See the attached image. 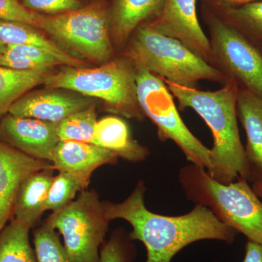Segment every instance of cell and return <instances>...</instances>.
<instances>
[{"label":"cell","instance_id":"11","mask_svg":"<svg viewBox=\"0 0 262 262\" xmlns=\"http://www.w3.org/2000/svg\"><path fill=\"white\" fill-rule=\"evenodd\" d=\"M58 124L7 114L0 119V140L35 159L51 163L60 139Z\"/></svg>","mask_w":262,"mask_h":262},{"label":"cell","instance_id":"1","mask_svg":"<svg viewBox=\"0 0 262 262\" xmlns=\"http://www.w3.org/2000/svg\"><path fill=\"white\" fill-rule=\"evenodd\" d=\"M146 187L138 183L134 192L120 203L103 202L108 220L121 219L132 227L129 238L143 243L147 251L146 262H171L192 243L215 239L232 244L237 232L220 222L206 206L195 205L187 214L168 216L149 211L144 203Z\"/></svg>","mask_w":262,"mask_h":262},{"label":"cell","instance_id":"32","mask_svg":"<svg viewBox=\"0 0 262 262\" xmlns=\"http://www.w3.org/2000/svg\"><path fill=\"white\" fill-rule=\"evenodd\" d=\"M253 191L257 194L258 198L262 200V182H254L251 186Z\"/></svg>","mask_w":262,"mask_h":262},{"label":"cell","instance_id":"12","mask_svg":"<svg viewBox=\"0 0 262 262\" xmlns=\"http://www.w3.org/2000/svg\"><path fill=\"white\" fill-rule=\"evenodd\" d=\"M67 90L48 89L24 94L10 108L13 116L28 117L58 124L72 114L94 104V101Z\"/></svg>","mask_w":262,"mask_h":262},{"label":"cell","instance_id":"27","mask_svg":"<svg viewBox=\"0 0 262 262\" xmlns=\"http://www.w3.org/2000/svg\"><path fill=\"white\" fill-rule=\"evenodd\" d=\"M41 13L26 8L18 0H0V19L29 24L39 29Z\"/></svg>","mask_w":262,"mask_h":262},{"label":"cell","instance_id":"7","mask_svg":"<svg viewBox=\"0 0 262 262\" xmlns=\"http://www.w3.org/2000/svg\"><path fill=\"white\" fill-rule=\"evenodd\" d=\"M39 29L90 61L102 64L115 54L108 10L103 5L82 7L62 14H42Z\"/></svg>","mask_w":262,"mask_h":262},{"label":"cell","instance_id":"5","mask_svg":"<svg viewBox=\"0 0 262 262\" xmlns=\"http://www.w3.org/2000/svg\"><path fill=\"white\" fill-rule=\"evenodd\" d=\"M48 89L67 90L102 100L111 113L142 120L136 87V66L122 55L95 68L63 67L51 74L44 83Z\"/></svg>","mask_w":262,"mask_h":262},{"label":"cell","instance_id":"13","mask_svg":"<svg viewBox=\"0 0 262 262\" xmlns=\"http://www.w3.org/2000/svg\"><path fill=\"white\" fill-rule=\"evenodd\" d=\"M50 168H53L50 162L33 158L0 140V232L13 216L22 182L32 174Z\"/></svg>","mask_w":262,"mask_h":262},{"label":"cell","instance_id":"19","mask_svg":"<svg viewBox=\"0 0 262 262\" xmlns=\"http://www.w3.org/2000/svg\"><path fill=\"white\" fill-rule=\"evenodd\" d=\"M0 41L7 46L22 45L40 48L56 57L62 65L80 67L82 61L46 37L39 29L20 22L0 19Z\"/></svg>","mask_w":262,"mask_h":262},{"label":"cell","instance_id":"6","mask_svg":"<svg viewBox=\"0 0 262 262\" xmlns=\"http://www.w3.org/2000/svg\"><path fill=\"white\" fill-rule=\"evenodd\" d=\"M137 96L144 116L158 130L160 141L170 140L179 146L189 163L211 170V151L188 129L179 115L173 96L163 79L136 65Z\"/></svg>","mask_w":262,"mask_h":262},{"label":"cell","instance_id":"14","mask_svg":"<svg viewBox=\"0 0 262 262\" xmlns=\"http://www.w3.org/2000/svg\"><path fill=\"white\" fill-rule=\"evenodd\" d=\"M118 158L112 151L91 143L59 141L52 153L51 163L55 170L77 179L86 190L95 170L107 164L115 165Z\"/></svg>","mask_w":262,"mask_h":262},{"label":"cell","instance_id":"3","mask_svg":"<svg viewBox=\"0 0 262 262\" xmlns=\"http://www.w3.org/2000/svg\"><path fill=\"white\" fill-rule=\"evenodd\" d=\"M179 181L187 199L209 208L220 222L262 244V201L246 179L222 184L206 169L188 164Z\"/></svg>","mask_w":262,"mask_h":262},{"label":"cell","instance_id":"21","mask_svg":"<svg viewBox=\"0 0 262 262\" xmlns=\"http://www.w3.org/2000/svg\"><path fill=\"white\" fill-rule=\"evenodd\" d=\"M30 225L13 220L0 232V262H38L29 241Z\"/></svg>","mask_w":262,"mask_h":262},{"label":"cell","instance_id":"18","mask_svg":"<svg viewBox=\"0 0 262 262\" xmlns=\"http://www.w3.org/2000/svg\"><path fill=\"white\" fill-rule=\"evenodd\" d=\"M53 170H39L27 177L20 184L13 206V220L33 227L46 211L48 191L53 179Z\"/></svg>","mask_w":262,"mask_h":262},{"label":"cell","instance_id":"20","mask_svg":"<svg viewBox=\"0 0 262 262\" xmlns=\"http://www.w3.org/2000/svg\"><path fill=\"white\" fill-rule=\"evenodd\" d=\"M51 70L18 71L0 67V119L24 94L44 84Z\"/></svg>","mask_w":262,"mask_h":262},{"label":"cell","instance_id":"17","mask_svg":"<svg viewBox=\"0 0 262 262\" xmlns=\"http://www.w3.org/2000/svg\"><path fill=\"white\" fill-rule=\"evenodd\" d=\"M93 144L134 163L144 161L149 155V149L134 139L127 122L117 116L98 120Z\"/></svg>","mask_w":262,"mask_h":262},{"label":"cell","instance_id":"28","mask_svg":"<svg viewBox=\"0 0 262 262\" xmlns=\"http://www.w3.org/2000/svg\"><path fill=\"white\" fill-rule=\"evenodd\" d=\"M29 10L46 15H58L82 8L80 0H23Z\"/></svg>","mask_w":262,"mask_h":262},{"label":"cell","instance_id":"30","mask_svg":"<svg viewBox=\"0 0 262 262\" xmlns=\"http://www.w3.org/2000/svg\"><path fill=\"white\" fill-rule=\"evenodd\" d=\"M243 262H262V244L248 241Z\"/></svg>","mask_w":262,"mask_h":262},{"label":"cell","instance_id":"23","mask_svg":"<svg viewBox=\"0 0 262 262\" xmlns=\"http://www.w3.org/2000/svg\"><path fill=\"white\" fill-rule=\"evenodd\" d=\"M62 65L56 57L32 46L10 45L0 54V67L18 71L51 70Z\"/></svg>","mask_w":262,"mask_h":262},{"label":"cell","instance_id":"8","mask_svg":"<svg viewBox=\"0 0 262 262\" xmlns=\"http://www.w3.org/2000/svg\"><path fill=\"white\" fill-rule=\"evenodd\" d=\"M110 222L97 193L87 189L46 221L63 236V246L74 262H99L98 251Z\"/></svg>","mask_w":262,"mask_h":262},{"label":"cell","instance_id":"29","mask_svg":"<svg viewBox=\"0 0 262 262\" xmlns=\"http://www.w3.org/2000/svg\"><path fill=\"white\" fill-rule=\"evenodd\" d=\"M99 262H131L130 246L122 236L114 234L103 244Z\"/></svg>","mask_w":262,"mask_h":262},{"label":"cell","instance_id":"22","mask_svg":"<svg viewBox=\"0 0 262 262\" xmlns=\"http://www.w3.org/2000/svg\"><path fill=\"white\" fill-rule=\"evenodd\" d=\"M212 10L262 51V1Z\"/></svg>","mask_w":262,"mask_h":262},{"label":"cell","instance_id":"33","mask_svg":"<svg viewBox=\"0 0 262 262\" xmlns=\"http://www.w3.org/2000/svg\"><path fill=\"white\" fill-rule=\"evenodd\" d=\"M7 47V45H5V43H3L2 42V41H0V54H1L2 53H3V51H4V50Z\"/></svg>","mask_w":262,"mask_h":262},{"label":"cell","instance_id":"4","mask_svg":"<svg viewBox=\"0 0 262 262\" xmlns=\"http://www.w3.org/2000/svg\"><path fill=\"white\" fill-rule=\"evenodd\" d=\"M122 55L163 80L188 89H196L202 80L222 84L228 81L214 66L180 41L158 32L149 23L136 29Z\"/></svg>","mask_w":262,"mask_h":262},{"label":"cell","instance_id":"9","mask_svg":"<svg viewBox=\"0 0 262 262\" xmlns=\"http://www.w3.org/2000/svg\"><path fill=\"white\" fill-rule=\"evenodd\" d=\"M212 65L232 80L262 98V51L211 8L206 10Z\"/></svg>","mask_w":262,"mask_h":262},{"label":"cell","instance_id":"24","mask_svg":"<svg viewBox=\"0 0 262 262\" xmlns=\"http://www.w3.org/2000/svg\"><path fill=\"white\" fill-rule=\"evenodd\" d=\"M95 104L72 114L58 124L57 134L60 141L94 143L96 123Z\"/></svg>","mask_w":262,"mask_h":262},{"label":"cell","instance_id":"2","mask_svg":"<svg viewBox=\"0 0 262 262\" xmlns=\"http://www.w3.org/2000/svg\"><path fill=\"white\" fill-rule=\"evenodd\" d=\"M164 82L177 98L179 110L192 108L211 129L213 146L210 149L211 170L208 173L212 178L222 184L251 181L237 125L238 84L228 80L217 91H203Z\"/></svg>","mask_w":262,"mask_h":262},{"label":"cell","instance_id":"31","mask_svg":"<svg viewBox=\"0 0 262 262\" xmlns=\"http://www.w3.org/2000/svg\"><path fill=\"white\" fill-rule=\"evenodd\" d=\"M260 1L262 0H206L210 8L213 10L225 9Z\"/></svg>","mask_w":262,"mask_h":262},{"label":"cell","instance_id":"15","mask_svg":"<svg viewBox=\"0 0 262 262\" xmlns=\"http://www.w3.org/2000/svg\"><path fill=\"white\" fill-rule=\"evenodd\" d=\"M165 0H113L110 9V34L114 48L124 50L136 29L156 20Z\"/></svg>","mask_w":262,"mask_h":262},{"label":"cell","instance_id":"10","mask_svg":"<svg viewBox=\"0 0 262 262\" xmlns=\"http://www.w3.org/2000/svg\"><path fill=\"white\" fill-rule=\"evenodd\" d=\"M149 24L164 35L180 41L212 65L209 38L198 20L196 0H165L161 14Z\"/></svg>","mask_w":262,"mask_h":262},{"label":"cell","instance_id":"16","mask_svg":"<svg viewBox=\"0 0 262 262\" xmlns=\"http://www.w3.org/2000/svg\"><path fill=\"white\" fill-rule=\"evenodd\" d=\"M237 117L246 134V153L251 182H262V98L239 87Z\"/></svg>","mask_w":262,"mask_h":262},{"label":"cell","instance_id":"25","mask_svg":"<svg viewBox=\"0 0 262 262\" xmlns=\"http://www.w3.org/2000/svg\"><path fill=\"white\" fill-rule=\"evenodd\" d=\"M34 246L38 262H74L56 229L46 222L34 231Z\"/></svg>","mask_w":262,"mask_h":262},{"label":"cell","instance_id":"26","mask_svg":"<svg viewBox=\"0 0 262 262\" xmlns=\"http://www.w3.org/2000/svg\"><path fill=\"white\" fill-rule=\"evenodd\" d=\"M83 191L80 183L70 174L58 172L48 191L46 211L56 212L68 206L78 192Z\"/></svg>","mask_w":262,"mask_h":262}]
</instances>
